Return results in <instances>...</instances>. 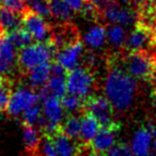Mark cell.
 I'll return each instance as SVG.
<instances>
[{
  "label": "cell",
  "mask_w": 156,
  "mask_h": 156,
  "mask_svg": "<svg viewBox=\"0 0 156 156\" xmlns=\"http://www.w3.org/2000/svg\"><path fill=\"white\" fill-rule=\"evenodd\" d=\"M40 101L37 92L32 88L18 87L12 92L7 112L12 117L22 115L27 109L37 105Z\"/></svg>",
  "instance_id": "cell-6"
},
{
  "label": "cell",
  "mask_w": 156,
  "mask_h": 156,
  "mask_svg": "<svg viewBox=\"0 0 156 156\" xmlns=\"http://www.w3.org/2000/svg\"><path fill=\"white\" fill-rule=\"evenodd\" d=\"M127 35H126L125 28L119 25H109L107 29V41L113 47L119 48L125 45Z\"/></svg>",
  "instance_id": "cell-23"
},
{
  "label": "cell",
  "mask_w": 156,
  "mask_h": 156,
  "mask_svg": "<svg viewBox=\"0 0 156 156\" xmlns=\"http://www.w3.org/2000/svg\"><path fill=\"white\" fill-rule=\"evenodd\" d=\"M42 113L46 119L47 123L52 124L55 126L60 127L64 118V108L62 106V102L60 98L54 95H50L46 100L42 102Z\"/></svg>",
  "instance_id": "cell-13"
},
{
  "label": "cell",
  "mask_w": 156,
  "mask_h": 156,
  "mask_svg": "<svg viewBox=\"0 0 156 156\" xmlns=\"http://www.w3.org/2000/svg\"><path fill=\"white\" fill-rule=\"evenodd\" d=\"M23 139H24L25 147L28 151L35 150L41 143L40 134L34 126L23 124Z\"/></svg>",
  "instance_id": "cell-25"
},
{
  "label": "cell",
  "mask_w": 156,
  "mask_h": 156,
  "mask_svg": "<svg viewBox=\"0 0 156 156\" xmlns=\"http://www.w3.org/2000/svg\"><path fill=\"white\" fill-rule=\"evenodd\" d=\"M57 49L50 40L46 42H35L18 50L17 66L26 75L29 71L45 63H50L56 57Z\"/></svg>",
  "instance_id": "cell-2"
},
{
  "label": "cell",
  "mask_w": 156,
  "mask_h": 156,
  "mask_svg": "<svg viewBox=\"0 0 156 156\" xmlns=\"http://www.w3.org/2000/svg\"><path fill=\"white\" fill-rule=\"evenodd\" d=\"M80 129H81V119L76 115H69L62 122L60 126V130L62 134L69 137L72 140L80 139Z\"/></svg>",
  "instance_id": "cell-21"
},
{
  "label": "cell",
  "mask_w": 156,
  "mask_h": 156,
  "mask_svg": "<svg viewBox=\"0 0 156 156\" xmlns=\"http://www.w3.org/2000/svg\"><path fill=\"white\" fill-rule=\"evenodd\" d=\"M151 1H152V2L154 3V5H156V0H151Z\"/></svg>",
  "instance_id": "cell-42"
},
{
  "label": "cell",
  "mask_w": 156,
  "mask_h": 156,
  "mask_svg": "<svg viewBox=\"0 0 156 156\" xmlns=\"http://www.w3.org/2000/svg\"><path fill=\"white\" fill-rule=\"evenodd\" d=\"M152 135L149 126L141 127L134 134L130 141V149L134 156H151Z\"/></svg>",
  "instance_id": "cell-14"
},
{
  "label": "cell",
  "mask_w": 156,
  "mask_h": 156,
  "mask_svg": "<svg viewBox=\"0 0 156 156\" xmlns=\"http://www.w3.org/2000/svg\"><path fill=\"white\" fill-rule=\"evenodd\" d=\"M0 5H3L18 13H24L28 9L24 0H0Z\"/></svg>",
  "instance_id": "cell-32"
},
{
  "label": "cell",
  "mask_w": 156,
  "mask_h": 156,
  "mask_svg": "<svg viewBox=\"0 0 156 156\" xmlns=\"http://www.w3.org/2000/svg\"><path fill=\"white\" fill-rule=\"evenodd\" d=\"M105 98L113 109L125 111L133 105L137 94V83L126 71L113 67L108 72L104 85Z\"/></svg>",
  "instance_id": "cell-1"
},
{
  "label": "cell",
  "mask_w": 156,
  "mask_h": 156,
  "mask_svg": "<svg viewBox=\"0 0 156 156\" xmlns=\"http://www.w3.org/2000/svg\"><path fill=\"white\" fill-rule=\"evenodd\" d=\"M40 147H41V153L43 156H58L54 141L50 137L44 136L42 142L40 143Z\"/></svg>",
  "instance_id": "cell-31"
},
{
  "label": "cell",
  "mask_w": 156,
  "mask_h": 156,
  "mask_svg": "<svg viewBox=\"0 0 156 156\" xmlns=\"http://www.w3.org/2000/svg\"><path fill=\"white\" fill-rule=\"evenodd\" d=\"M61 102H62V106L65 111H67V112H75V111L80 110V109L83 108L85 100L78 98L76 95H73V94L66 93L64 98L61 100Z\"/></svg>",
  "instance_id": "cell-27"
},
{
  "label": "cell",
  "mask_w": 156,
  "mask_h": 156,
  "mask_svg": "<svg viewBox=\"0 0 156 156\" xmlns=\"http://www.w3.org/2000/svg\"><path fill=\"white\" fill-rule=\"evenodd\" d=\"M153 22H154V25H155V27H156V12L153 14Z\"/></svg>",
  "instance_id": "cell-39"
},
{
  "label": "cell",
  "mask_w": 156,
  "mask_h": 156,
  "mask_svg": "<svg viewBox=\"0 0 156 156\" xmlns=\"http://www.w3.org/2000/svg\"><path fill=\"white\" fill-rule=\"evenodd\" d=\"M119 2L121 3H129V2H133V0H118Z\"/></svg>",
  "instance_id": "cell-38"
},
{
  "label": "cell",
  "mask_w": 156,
  "mask_h": 156,
  "mask_svg": "<svg viewBox=\"0 0 156 156\" xmlns=\"http://www.w3.org/2000/svg\"><path fill=\"white\" fill-rule=\"evenodd\" d=\"M94 88V76L86 67H76L66 73L67 93L80 98H90Z\"/></svg>",
  "instance_id": "cell-4"
},
{
  "label": "cell",
  "mask_w": 156,
  "mask_h": 156,
  "mask_svg": "<svg viewBox=\"0 0 156 156\" xmlns=\"http://www.w3.org/2000/svg\"><path fill=\"white\" fill-rule=\"evenodd\" d=\"M24 1H25V3H28V5H29V3L32 2L33 0H24Z\"/></svg>",
  "instance_id": "cell-41"
},
{
  "label": "cell",
  "mask_w": 156,
  "mask_h": 156,
  "mask_svg": "<svg viewBox=\"0 0 156 156\" xmlns=\"http://www.w3.org/2000/svg\"><path fill=\"white\" fill-rule=\"evenodd\" d=\"M50 71H51V63H45L29 71L26 76L30 87L32 89L34 88L41 89L47 85L50 78Z\"/></svg>",
  "instance_id": "cell-16"
},
{
  "label": "cell",
  "mask_w": 156,
  "mask_h": 156,
  "mask_svg": "<svg viewBox=\"0 0 156 156\" xmlns=\"http://www.w3.org/2000/svg\"><path fill=\"white\" fill-rule=\"evenodd\" d=\"M154 44L155 31L147 25L139 23L128 34L125 45L129 51H147Z\"/></svg>",
  "instance_id": "cell-7"
},
{
  "label": "cell",
  "mask_w": 156,
  "mask_h": 156,
  "mask_svg": "<svg viewBox=\"0 0 156 156\" xmlns=\"http://www.w3.org/2000/svg\"><path fill=\"white\" fill-rule=\"evenodd\" d=\"M23 13H18L11 9L0 5V29L3 32H8L14 30L22 26Z\"/></svg>",
  "instance_id": "cell-17"
},
{
  "label": "cell",
  "mask_w": 156,
  "mask_h": 156,
  "mask_svg": "<svg viewBox=\"0 0 156 156\" xmlns=\"http://www.w3.org/2000/svg\"><path fill=\"white\" fill-rule=\"evenodd\" d=\"M107 40V29L102 25H95L89 28L83 35V42L89 48L98 49Z\"/></svg>",
  "instance_id": "cell-18"
},
{
  "label": "cell",
  "mask_w": 156,
  "mask_h": 156,
  "mask_svg": "<svg viewBox=\"0 0 156 156\" xmlns=\"http://www.w3.org/2000/svg\"><path fill=\"white\" fill-rule=\"evenodd\" d=\"M29 9L44 18L51 17L47 0H33L32 2L29 3Z\"/></svg>",
  "instance_id": "cell-29"
},
{
  "label": "cell",
  "mask_w": 156,
  "mask_h": 156,
  "mask_svg": "<svg viewBox=\"0 0 156 156\" xmlns=\"http://www.w3.org/2000/svg\"><path fill=\"white\" fill-rule=\"evenodd\" d=\"M103 18L110 25H119L122 27H128L137 20L134 10L122 7L118 2H109L103 10Z\"/></svg>",
  "instance_id": "cell-10"
},
{
  "label": "cell",
  "mask_w": 156,
  "mask_h": 156,
  "mask_svg": "<svg viewBox=\"0 0 156 156\" xmlns=\"http://www.w3.org/2000/svg\"><path fill=\"white\" fill-rule=\"evenodd\" d=\"M65 3L73 12H81L85 7V0H64Z\"/></svg>",
  "instance_id": "cell-33"
},
{
  "label": "cell",
  "mask_w": 156,
  "mask_h": 156,
  "mask_svg": "<svg viewBox=\"0 0 156 156\" xmlns=\"http://www.w3.org/2000/svg\"><path fill=\"white\" fill-rule=\"evenodd\" d=\"M41 115H42V107H40L37 104L33 105L32 107L27 109L22 115V124L34 126L35 124H37Z\"/></svg>",
  "instance_id": "cell-28"
},
{
  "label": "cell",
  "mask_w": 156,
  "mask_h": 156,
  "mask_svg": "<svg viewBox=\"0 0 156 156\" xmlns=\"http://www.w3.org/2000/svg\"><path fill=\"white\" fill-rule=\"evenodd\" d=\"M50 138L54 141L58 156H79V149L75 143V140L69 139L64 134H62L61 130H59Z\"/></svg>",
  "instance_id": "cell-15"
},
{
  "label": "cell",
  "mask_w": 156,
  "mask_h": 156,
  "mask_svg": "<svg viewBox=\"0 0 156 156\" xmlns=\"http://www.w3.org/2000/svg\"><path fill=\"white\" fill-rule=\"evenodd\" d=\"M105 156H134L129 144L125 142L115 143L109 151L105 153Z\"/></svg>",
  "instance_id": "cell-30"
},
{
  "label": "cell",
  "mask_w": 156,
  "mask_h": 156,
  "mask_svg": "<svg viewBox=\"0 0 156 156\" xmlns=\"http://www.w3.org/2000/svg\"><path fill=\"white\" fill-rule=\"evenodd\" d=\"M120 126L118 124L108 127H102L93 140L90 142L92 151L100 154H105L115 144L117 134Z\"/></svg>",
  "instance_id": "cell-12"
},
{
  "label": "cell",
  "mask_w": 156,
  "mask_h": 156,
  "mask_svg": "<svg viewBox=\"0 0 156 156\" xmlns=\"http://www.w3.org/2000/svg\"><path fill=\"white\" fill-rule=\"evenodd\" d=\"M18 50L14 46L9 33L0 35V77L9 78L17 66Z\"/></svg>",
  "instance_id": "cell-8"
},
{
  "label": "cell",
  "mask_w": 156,
  "mask_h": 156,
  "mask_svg": "<svg viewBox=\"0 0 156 156\" xmlns=\"http://www.w3.org/2000/svg\"><path fill=\"white\" fill-rule=\"evenodd\" d=\"M83 52V44L79 40H75L67 44L56 54V62L59 63L66 72L76 69Z\"/></svg>",
  "instance_id": "cell-11"
},
{
  "label": "cell",
  "mask_w": 156,
  "mask_h": 156,
  "mask_svg": "<svg viewBox=\"0 0 156 156\" xmlns=\"http://www.w3.org/2000/svg\"><path fill=\"white\" fill-rule=\"evenodd\" d=\"M87 156H102V154H100V153H96V152L92 151V152H90V153L88 154Z\"/></svg>",
  "instance_id": "cell-37"
},
{
  "label": "cell",
  "mask_w": 156,
  "mask_h": 156,
  "mask_svg": "<svg viewBox=\"0 0 156 156\" xmlns=\"http://www.w3.org/2000/svg\"><path fill=\"white\" fill-rule=\"evenodd\" d=\"M152 83L153 85L156 87V62H155V67H154V71H153V75H152V78H151Z\"/></svg>",
  "instance_id": "cell-36"
},
{
  "label": "cell",
  "mask_w": 156,
  "mask_h": 156,
  "mask_svg": "<svg viewBox=\"0 0 156 156\" xmlns=\"http://www.w3.org/2000/svg\"><path fill=\"white\" fill-rule=\"evenodd\" d=\"M47 2L52 18L59 22H66L71 20L73 11L69 9L64 0H47Z\"/></svg>",
  "instance_id": "cell-20"
},
{
  "label": "cell",
  "mask_w": 156,
  "mask_h": 156,
  "mask_svg": "<svg viewBox=\"0 0 156 156\" xmlns=\"http://www.w3.org/2000/svg\"><path fill=\"white\" fill-rule=\"evenodd\" d=\"M46 88L51 95L62 100L65 96V94L67 93L66 75H50Z\"/></svg>",
  "instance_id": "cell-22"
},
{
  "label": "cell",
  "mask_w": 156,
  "mask_h": 156,
  "mask_svg": "<svg viewBox=\"0 0 156 156\" xmlns=\"http://www.w3.org/2000/svg\"><path fill=\"white\" fill-rule=\"evenodd\" d=\"M22 27L30 33L33 41L35 42L48 41L47 37L49 35V31H50L48 24L44 20V17H42L39 14L31 11L29 8L23 13Z\"/></svg>",
  "instance_id": "cell-9"
},
{
  "label": "cell",
  "mask_w": 156,
  "mask_h": 156,
  "mask_svg": "<svg viewBox=\"0 0 156 156\" xmlns=\"http://www.w3.org/2000/svg\"><path fill=\"white\" fill-rule=\"evenodd\" d=\"M153 98H154V105H155V108H156V91H155V93L153 94Z\"/></svg>",
  "instance_id": "cell-40"
},
{
  "label": "cell",
  "mask_w": 156,
  "mask_h": 156,
  "mask_svg": "<svg viewBox=\"0 0 156 156\" xmlns=\"http://www.w3.org/2000/svg\"><path fill=\"white\" fill-rule=\"evenodd\" d=\"M9 35L17 50H20L22 48L30 45V44H32V42H33V39L30 35V33H29L25 28H23L22 26L14 29V30L10 31Z\"/></svg>",
  "instance_id": "cell-24"
},
{
  "label": "cell",
  "mask_w": 156,
  "mask_h": 156,
  "mask_svg": "<svg viewBox=\"0 0 156 156\" xmlns=\"http://www.w3.org/2000/svg\"><path fill=\"white\" fill-rule=\"evenodd\" d=\"M102 128L101 124L94 117L85 113L81 118V129H80V140L83 142L90 143L98 135L100 129Z\"/></svg>",
  "instance_id": "cell-19"
},
{
  "label": "cell",
  "mask_w": 156,
  "mask_h": 156,
  "mask_svg": "<svg viewBox=\"0 0 156 156\" xmlns=\"http://www.w3.org/2000/svg\"><path fill=\"white\" fill-rule=\"evenodd\" d=\"M13 83L10 78L0 77V113L7 111L12 95Z\"/></svg>",
  "instance_id": "cell-26"
},
{
  "label": "cell",
  "mask_w": 156,
  "mask_h": 156,
  "mask_svg": "<svg viewBox=\"0 0 156 156\" xmlns=\"http://www.w3.org/2000/svg\"><path fill=\"white\" fill-rule=\"evenodd\" d=\"M87 2L91 3V5H95V7H105L106 5H108L109 2H111V0H86Z\"/></svg>",
  "instance_id": "cell-35"
},
{
  "label": "cell",
  "mask_w": 156,
  "mask_h": 156,
  "mask_svg": "<svg viewBox=\"0 0 156 156\" xmlns=\"http://www.w3.org/2000/svg\"><path fill=\"white\" fill-rule=\"evenodd\" d=\"M156 57L147 51H129L124 59L126 73L139 80H151L155 67Z\"/></svg>",
  "instance_id": "cell-3"
},
{
  "label": "cell",
  "mask_w": 156,
  "mask_h": 156,
  "mask_svg": "<svg viewBox=\"0 0 156 156\" xmlns=\"http://www.w3.org/2000/svg\"><path fill=\"white\" fill-rule=\"evenodd\" d=\"M149 128L151 130V135H152V152H151V156H156V125L153 124H149Z\"/></svg>",
  "instance_id": "cell-34"
},
{
  "label": "cell",
  "mask_w": 156,
  "mask_h": 156,
  "mask_svg": "<svg viewBox=\"0 0 156 156\" xmlns=\"http://www.w3.org/2000/svg\"><path fill=\"white\" fill-rule=\"evenodd\" d=\"M85 113L94 117L102 127L115 125L113 121V107L105 96H90L83 102Z\"/></svg>",
  "instance_id": "cell-5"
}]
</instances>
